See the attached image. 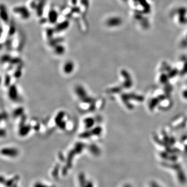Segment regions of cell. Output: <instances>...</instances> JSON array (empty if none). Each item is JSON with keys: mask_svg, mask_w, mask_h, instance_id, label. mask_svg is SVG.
<instances>
[{"mask_svg": "<svg viewBox=\"0 0 187 187\" xmlns=\"http://www.w3.org/2000/svg\"><path fill=\"white\" fill-rule=\"evenodd\" d=\"M69 26V23L68 22H64L63 23H61L58 24L57 26L56 27V30L57 31H61L64 30L65 29L67 28Z\"/></svg>", "mask_w": 187, "mask_h": 187, "instance_id": "5", "label": "cell"}, {"mask_svg": "<svg viewBox=\"0 0 187 187\" xmlns=\"http://www.w3.org/2000/svg\"><path fill=\"white\" fill-rule=\"evenodd\" d=\"M35 187H46V186L45 187V186H43V185H42L37 184V185H36Z\"/></svg>", "mask_w": 187, "mask_h": 187, "instance_id": "9", "label": "cell"}, {"mask_svg": "<svg viewBox=\"0 0 187 187\" xmlns=\"http://www.w3.org/2000/svg\"><path fill=\"white\" fill-rule=\"evenodd\" d=\"M56 52L57 53H61L62 52L63 53V52H64L65 50V49L64 48H63V46H61V45H58L56 47Z\"/></svg>", "mask_w": 187, "mask_h": 187, "instance_id": "7", "label": "cell"}, {"mask_svg": "<svg viewBox=\"0 0 187 187\" xmlns=\"http://www.w3.org/2000/svg\"><path fill=\"white\" fill-rule=\"evenodd\" d=\"M58 18V15L56 11L55 10H51L49 11L48 15V18L49 22L50 23H55L57 21Z\"/></svg>", "mask_w": 187, "mask_h": 187, "instance_id": "4", "label": "cell"}, {"mask_svg": "<svg viewBox=\"0 0 187 187\" xmlns=\"http://www.w3.org/2000/svg\"><path fill=\"white\" fill-rule=\"evenodd\" d=\"M123 187H131V186L130 185H126L123 186Z\"/></svg>", "mask_w": 187, "mask_h": 187, "instance_id": "10", "label": "cell"}, {"mask_svg": "<svg viewBox=\"0 0 187 187\" xmlns=\"http://www.w3.org/2000/svg\"><path fill=\"white\" fill-rule=\"evenodd\" d=\"M122 23V19L118 17H113L110 18L106 22V24L109 27H117L120 26Z\"/></svg>", "mask_w": 187, "mask_h": 187, "instance_id": "1", "label": "cell"}, {"mask_svg": "<svg viewBox=\"0 0 187 187\" xmlns=\"http://www.w3.org/2000/svg\"><path fill=\"white\" fill-rule=\"evenodd\" d=\"M187 12V8L185 7L179 8L177 11V13L179 15V20L181 23H185L186 22H187V20L185 17Z\"/></svg>", "mask_w": 187, "mask_h": 187, "instance_id": "3", "label": "cell"}, {"mask_svg": "<svg viewBox=\"0 0 187 187\" xmlns=\"http://www.w3.org/2000/svg\"><path fill=\"white\" fill-rule=\"evenodd\" d=\"M84 187H94L93 184L91 182H87Z\"/></svg>", "mask_w": 187, "mask_h": 187, "instance_id": "8", "label": "cell"}, {"mask_svg": "<svg viewBox=\"0 0 187 187\" xmlns=\"http://www.w3.org/2000/svg\"><path fill=\"white\" fill-rule=\"evenodd\" d=\"M15 12H17V13L20 14L22 16V17L23 18L26 19L29 17V12L27 9V8L24 7H18L15 8Z\"/></svg>", "mask_w": 187, "mask_h": 187, "instance_id": "2", "label": "cell"}, {"mask_svg": "<svg viewBox=\"0 0 187 187\" xmlns=\"http://www.w3.org/2000/svg\"></svg>", "mask_w": 187, "mask_h": 187, "instance_id": "11", "label": "cell"}, {"mask_svg": "<svg viewBox=\"0 0 187 187\" xmlns=\"http://www.w3.org/2000/svg\"><path fill=\"white\" fill-rule=\"evenodd\" d=\"M72 68H73V65H72V63H71L70 62L66 63L65 66V70H66V71H69V70H70V69L71 70L72 69Z\"/></svg>", "mask_w": 187, "mask_h": 187, "instance_id": "6", "label": "cell"}]
</instances>
